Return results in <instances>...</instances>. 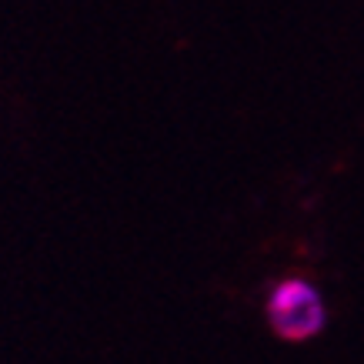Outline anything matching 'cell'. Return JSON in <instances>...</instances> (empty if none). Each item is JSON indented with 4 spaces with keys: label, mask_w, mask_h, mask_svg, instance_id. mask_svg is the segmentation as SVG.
I'll return each mask as SVG.
<instances>
[{
    "label": "cell",
    "mask_w": 364,
    "mask_h": 364,
    "mask_svg": "<svg viewBox=\"0 0 364 364\" xmlns=\"http://www.w3.org/2000/svg\"><path fill=\"white\" fill-rule=\"evenodd\" d=\"M264 314L271 331L281 341L291 344L318 338L324 331V324H328V304H324L321 291L311 284L308 277H281L267 291Z\"/></svg>",
    "instance_id": "obj_1"
}]
</instances>
